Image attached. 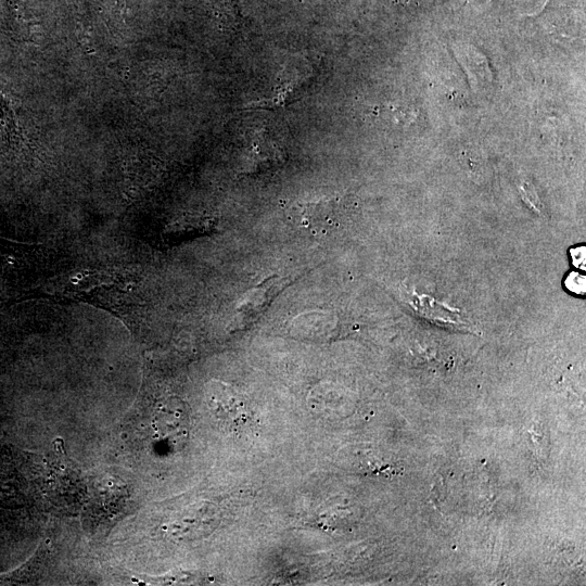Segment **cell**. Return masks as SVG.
I'll use <instances>...</instances> for the list:
<instances>
[{
  "instance_id": "6da1fadb",
  "label": "cell",
  "mask_w": 586,
  "mask_h": 586,
  "mask_svg": "<svg viewBox=\"0 0 586 586\" xmlns=\"http://www.w3.org/2000/svg\"><path fill=\"white\" fill-rule=\"evenodd\" d=\"M224 1L227 2V5L229 7L230 11H233V8H234L233 0H224Z\"/></svg>"
}]
</instances>
